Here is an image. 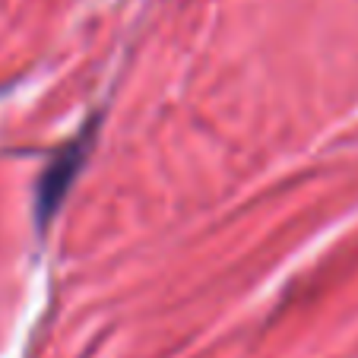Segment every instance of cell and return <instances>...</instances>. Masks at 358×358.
Masks as SVG:
<instances>
[{"mask_svg":"<svg viewBox=\"0 0 358 358\" xmlns=\"http://www.w3.org/2000/svg\"><path fill=\"white\" fill-rule=\"evenodd\" d=\"M83 159H86V143L76 140L70 149H64L61 156H55L51 169L41 175L38 200H35V206H38V222L41 225H45V219L51 216V213H57V206H61L64 194H67V187H70V181H73L76 169L83 165Z\"/></svg>","mask_w":358,"mask_h":358,"instance_id":"6da1fadb","label":"cell"}]
</instances>
